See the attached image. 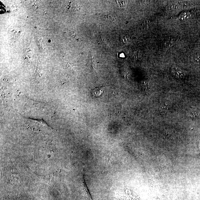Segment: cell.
<instances>
[{"label":"cell","mask_w":200,"mask_h":200,"mask_svg":"<svg viewBox=\"0 0 200 200\" xmlns=\"http://www.w3.org/2000/svg\"><path fill=\"white\" fill-rule=\"evenodd\" d=\"M104 91V88L103 87H98L95 88L92 91V95L95 97H98L102 95Z\"/></svg>","instance_id":"obj_1"},{"label":"cell","mask_w":200,"mask_h":200,"mask_svg":"<svg viewBox=\"0 0 200 200\" xmlns=\"http://www.w3.org/2000/svg\"><path fill=\"white\" fill-rule=\"evenodd\" d=\"M177 42L178 40L175 38L169 37L166 40L164 44L166 48H169L174 45Z\"/></svg>","instance_id":"obj_2"},{"label":"cell","mask_w":200,"mask_h":200,"mask_svg":"<svg viewBox=\"0 0 200 200\" xmlns=\"http://www.w3.org/2000/svg\"><path fill=\"white\" fill-rule=\"evenodd\" d=\"M9 32H10V36L12 37L13 39H14L15 38H16L20 35V31L19 30H17L16 29H10L9 30Z\"/></svg>","instance_id":"obj_3"},{"label":"cell","mask_w":200,"mask_h":200,"mask_svg":"<svg viewBox=\"0 0 200 200\" xmlns=\"http://www.w3.org/2000/svg\"><path fill=\"white\" fill-rule=\"evenodd\" d=\"M83 186L85 190V192H86V194L88 196V198H89V199L90 200H93V198H92V196L91 195V193L89 191L88 187H87V185H86L85 181H84Z\"/></svg>","instance_id":"obj_4"},{"label":"cell","mask_w":200,"mask_h":200,"mask_svg":"<svg viewBox=\"0 0 200 200\" xmlns=\"http://www.w3.org/2000/svg\"><path fill=\"white\" fill-rule=\"evenodd\" d=\"M174 73L178 76L181 77L183 75V74L181 71L178 69H175L174 70Z\"/></svg>","instance_id":"obj_5"},{"label":"cell","mask_w":200,"mask_h":200,"mask_svg":"<svg viewBox=\"0 0 200 200\" xmlns=\"http://www.w3.org/2000/svg\"><path fill=\"white\" fill-rule=\"evenodd\" d=\"M177 7V6L176 4H170L169 6V8L170 9H172V10H174V9H175Z\"/></svg>","instance_id":"obj_6"},{"label":"cell","mask_w":200,"mask_h":200,"mask_svg":"<svg viewBox=\"0 0 200 200\" xmlns=\"http://www.w3.org/2000/svg\"><path fill=\"white\" fill-rule=\"evenodd\" d=\"M161 109L162 111H166L167 108L166 105H163V106H162Z\"/></svg>","instance_id":"obj_7"},{"label":"cell","mask_w":200,"mask_h":200,"mask_svg":"<svg viewBox=\"0 0 200 200\" xmlns=\"http://www.w3.org/2000/svg\"><path fill=\"white\" fill-rule=\"evenodd\" d=\"M199 149H200V141H199Z\"/></svg>","instance_id":"obj_8"}]
</instances>
